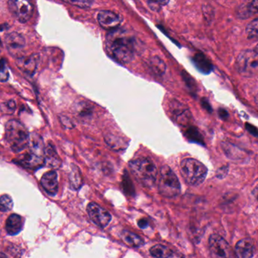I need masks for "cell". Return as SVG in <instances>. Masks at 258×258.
Here are the masks:
<instances>
[{
    "label": "cell",
    "mask_w": 258,
    "mask_h": 258,
    "mask_svg": "<svg viewBox=\"0 0 258 258\" xmlns=\"http://www.w3.org/2000/svg\"><path fill=\"white\" fill-rule=\"evenodd\" d=\"M252 194L253 196H254V198H255L258 201V184L255 186V187H254V189H253Z\"/></svg>",
    "instance_id": "60d3db41"
},
{
    "label": "cell",
    "mask_w": 258,
    "mask_h": 258,
    "mask_svg": "<svg viewBox=\"0 0 258 258\" xmlns=\"http://www.w3.org/2000/svg\"><path fill=\"white\" fill-rule=\"evenodd\" d=\"M172 258H184V257H183V256H182V255H180V257H179L178 255L174 256H174H173Z\"/></svg>",
    "instance_id": "7bdbcfd3"
},
{
    "label": "cell",
    "mask_w": 258,
    "mask_h": 258,
    "mask_svg": "<svg viewBox=\"0 0 258 258\" xmlns=\"http://www.w3.org/2000/svg\"><path fill=\"white\" fill-rule=\"evenodd\" d=\"M158 189L159 194L167 198L177 197L180 192L179 179L168 165H163L159 171Z\"/></svg>",
    "instance_id": "5b68a950"
},
{
    "label": "cell",
    "mask_w": 258,
    "mask_h": 258,
    "mask_svg": "<svg viewBox=\"0 0 258 258\" xmlns=\"http://www.w3.org/2000/svg\"><path fill=\"white\" fill-rule=\"evenodd\" d=\"M219 116L220 117L222 118L223 119H226L228 116V113L225 110H223V109H220L219 110Z\"/></svg>",
    "instance_id": "ab89813d"
},
{
    "label": "cell",
    "mask_w": 258,
    "mask_h": 258,
    "mask_svg": "<svg viewBox=\"0 0 258 258\" xmlns=\"http://www.w3.org/2000/svg\"><path fill=\"white\" fill-rule=\"evenodd\" d=\"M227 172H228V167L227 166L221 168V169L218 171V177H219V178H224V177L227 175Z\"/></svg>",
    "instance_id": "e575fe53"
},
{
    "label": "cell",
    "mask_w": 258,
    "mask_h": 258,
    "mask_svg": "<svg viewBox=\"0 0 258 258\" xmlns=\"http://www.w3.org/2000/svg\"><path fill=\"white\" fill-rule=\"evenodd\" d=\"M9 78V71L7 63L5 59L0 60V82L5 83L7 82Z\"/></svg>",
    "instance_id": "f1b7e54d"
},
{
    "label": "cell",
    "mask_w": 258,
    "mask_h": 258,
    "mask_svg": "<svg viewBox=\"0 0 258 258\" xmlns=\"http://www.w3.org/2000/svg\"><path fill=\"white\" fill-rule=\"evenodd\" d=\"M122 189L126 195L130 196V197L135 195V188H134L133 183L126 172L122 176Z\"/></svg>",
    "instance_id": "d4e9b609"
},
{
    "label": "cell",
    "mask_w": 258,
    "mask_h": 258,
    "mask_svg": "<svg viewBox=\"0 0 258 258\" xmlns=\"http://www.w3.org/2000/svg\"><path fill=\"white\" fill-rule=\"evenodd\" d=\"M2 107H4L3 110L6 112V113H13L14 110L16 108V104L14 101H9L3 104Z\"/></svg>",
    "instance_id": "1f68e13d"
},
{
    "label": "cell",
    "mask_w": 258,
    "mask_h": 258,
    "mask_svg": "<svg viewBox=\"0 0 258 258\" xmlns=\"http://www.w3.org/2000/svg\"><path fill=\"white\" fill-rule=\"evenodd\" d=\"M185 135L189 141L198 143V144H203V137H202L201 134L197 130V128H194V127H190V128H188L185 132Z\"/></svg>",
    "instance_id": "cb8c5ba5"
},
{
    "label": "cell",
    "mask_w": 258,
    "mask_h": 258,
    "mask_svg": "<svg viewBox=\"0 0 258 258\" xmlns=\"http://www.w3.org/2000/svg\"><path fill=\"white\" fill-rule=\"evenodd\" d=\"M58 176L55 171L45 173L41 178V185L50 196H55L58 190Z\"/></svg>",
    "instance_id": "5bb4252c"
},
{
    "label": "cell",
    "mask_w": 258,
    "mask_h": 258,
    "mask_svg": "<svg viewBox=\"0 0 258 258\" xmlns=\"http://www.w3.org/2000/svg\"><path fill=\"white\" fill-rule=\"evenodd\" d=\"M60 119L61 123L63 124L66 128H74V125H73V122H71L68 118H67L66 116H61V117L60 118Z\"/></svg>",
    "instance_id": "836d02e7"
},
{
    "label": "cell",
    "mask_w": 258,
    "mask_h": 258,
    "mask_svg": "<svg viewBox=\"0 0 258 258\" xmlns=\"http://www.w3.org/2000/svg\"><path fill=\"white\" fill-rule=\"evenodd\" d=\"M247 130L251 134V135H254V136L258 137V129L255 128V127L253 126V125H250V124H246Z\"/></svg>",
    "instance_id": "d590c367"
},
{
    "label": "cell",
    "mask_w": 258,
    "mask_h": 258,
    "mask_svg": "<svg viewBox=\"0 0 258 258\" xmlns=\"http://www.w3.org/2000/svg\"><path fill=\"white\" fill-rule=\"evenodd\" d=\"M62 1L81 9H89L93 3V0H62Z\"/></svg>",
    "instance_id": "83f0119b"
},
{
    "label": "cell",
    "mask_w": 258,
    "mask_h": 258,
    "mask_svg": "<svg viewBox=\"0 0 258 258\" xmlns=\"http://www.w3.org/2000/svg\"><path fill=\"white\" fill-rule=\"evenodd\" d=\"M5 42L11 55L17 58L22 57L21 54L26 45L25 39L22 35L17 32L8 33L5 36Z\"/></svg>",
    "instance_id": "30bf717a"
},
{
    "label": "cell",
    "mask_w": 258,
    "mask_h": 258,
    "mask_svg": "<svg viewBox=\"0 0 258 258\" xmlns=\"http://www.w3.org/2000/svg\"><path fill=\"white\" fill-rule=\"evenodd\" d=\"M14 162L28 169H37L45 164V156H39L30 151L26 154L21 155L14 160Z\"/></svg>",
    "instance_id": "7c38bea8"
},
{
    "label": "cell",
    "mask_w": 258,
    "mask_h": 258,
    "mask_svg": "<svg viewBox=\"0 0 258 258\" xmlns=\"http://www.w3.org/2000/svg\"><path fill=\"white\" fill-rule=\"evenodd\" d=\"M209 244L212 258H236L230 245L219 235L212 234Z\"/></svg>",
    "instance_id": "ba28073f"
},
{
    "label": "cell",
    "mask_w": 258,
    "mask_h": 258,
    "mask_svg": "<svg viewBox=\"0 0 258 258\" xmlns=\"http://www.w3.org/2000/svg\"><path fill=\"white\" fill-rule=\"evenodd\" d=\"M45 163L51 168H58L61 164V161H60L55 149L51 144L45 147Z\"/></svg>",
    "instance_id": "ac0fdd59"
},
{
    "label": "cell",
    "mask_w": 258,
    "mask_h": 258,
    "mask_svg": "<svg viewBox=\"0 0 258 258\" xmlns=\"http://www.w3.org/2000/svg\"><path fill=\"white\" fill-rule=\"evenodd\" d=\"M149 67L150 70L158 76L163 75L166 70V65L159 57H152L149 62Z\"/></svg>",
    "instance_id": "603a6c76"
},
{
    "label": "cell",
    "mask_w": 258,
    "mask_h": 258,
    "mask_svg": "<svg viewBox=\"0 0 258 258\" xmlns=\"http://www.w3.org/2000/svg\"><path fill=\"white\" fill-rule=\"evenodd\" d=\"M98 21L102 28L110 31L118 29L121 24V19L116 13L107 10L98 13Z\"/></svg>",
    "instance_id": "4fadbf2b"
},
{
    "label": "cell",
    "mask_w": 258,
    "mask_h": 258,
    "mask_svg": "<svg viewBox=\"0 0 258 258\" xmlns=\"http://www.w3.org/2000/svg\"><path fill=\"white\" fill-rule=\"evenodd\" d=\"M169 112L171 118L182 126L187 125L192 119V114L189 108L185 104L176 100H172L170 103Z\"/></svg>",
    "instance_id": "9c48e42d"
},
{
    "label": "cell",
    "mask_w": 258,
    "mask_h": 258,
    "mask_svg": "<svg viewBox=\"0 0 258 258\" xmlns=\"http://www.w3.org/2000/svg\"><path fill=\"white\" fill-rule=\"evenodd\" d=\"M246 33L249 39H258V18L247 26Z\"/></svg>",
    "instance_id": "4316f807"
},
{
    "label": "cell",
    "mask_w": 258,
    "mask_h": 258,
    "mask_svg": "<svg viewBox=\"0 0 258 258\" xmlns=\"http://www.w3.org/2000/svg\"><path fill=\"white\" fill-rule=\"evenodd\" d=\"M129 168L137 180L145 187H151L156 183L159 172L150 159L144 157L132 159Z\"/></svg>",
    "instance_id": "7a4b0ae2"
},
{
    "label": "cell",
    "mask_w": 258,
    "mask_h": 258,
    "mask_svg": "<svg viewBox=\"0 0 258 258\" xmlns=\"http://www.w3.org/2000/svg\"><path fill=\"white\" fill-rule=\"evenodd\" d=\"M147 3L152 10L159 11L161 7L168 4L169 0H147Z\"/></svg>",
    "instance_id": "f546056e"
},
{
    "label": "cell",
    "mask_w": 258,
    "mask_h": 258,
    "mask_svg": "<svg viewBox=\"0 0 258 258\" xmlns=\"http://www.w3.org/2000/svg\"><path fill=\"white\" fill-rule=\"evenodd\" d=\"M183 80L186 82V84H187L188 87L190 88V89H195V83H194V80L191 78L189 76H188V74H186V73H183Z\"/></svg>",
    "instance_id": "d6a6232c"
},
{
    "label": "cell",
    "mask_w": 258,
    "mask_h": 258,
    "mask_svg": "<svg viewBox=\"0 0 258 258\" xmlns=\"http://www.w3.org/2000/svg\"><path fill=\"white\" fill-rule=\"evenodd\" d=\"M106 47L111 57L121 63H128L135 56V45L125 32L116 29L107 34Z\"/></svg>",
    "instance_id": "6da1fadb"
},
{
    "label": "cell",
    "mask_w": 258,
    "mask_h": 258,
    "mask_svg": "<svg viewBox=\"0 0 258 258\" xmlns=\"http://www.w3.org/2000/svg\"><path fill=\"white\" fill-rule=\"evenodd\" d=\"M180 174L188 185L197 186L206 180L208 168L197 159L187 158L180 162Z\"/></svg>",
    "instance_id": "277c9868"
},
{
    "label": "cell",
    "mask_w": 258,
    "mask_h": 258,
    "mask_svg": "<svg viewBox=\"0 0 258 258\" xmlns=\"http://www.w3.org/2000/svg\"><path fill=\"white\" fill-rule=\"evenodd\" d=\"M150 254L155 258H171L174 256L172 250L162 245H156L150 250Z\"/></svg>",
    "instance_id": "44dd1931"
},
{
    "label": "cell",
    "mask_w": 258,
    "mask_h": 258,
    "mask_svg": "<svg viewBox=\"0 0 258 258\" xmlns=\"http://www.w3.org/2000/svg\"><path fill=\"white\" fill-rule=\"evenodd\" d=\"M13 201L9 195H3L0 197V212H6L12 210Z\"/></svg>",
    "instance_id": "484cf974"
},
{
    "label": "cell",
    "mask_w": 258,
    "mask_h": 258,
    "mask_svg": "<svg viewBox=\"0 0 258 258\" xmlns=\"http://www.w3.org/2000/svg\"><path fill=\"white\" fill-rule=\"evenodd\" d=\"M6 139L12 150L19 153L29 147L30 135L21 122L12 119L6 125Z\"/></svg>",
    "instance_id": "3957f363"
},
{
    "label": "cell",
    "mask_w": 258,
    "mask_h": 258,
    "mask_svg": "<svg viewBox=\"0 0 258 258\" xmlns=\"http://www.w3.org/2000/svg\"><path fill=\"white\" fill-rule=\"evenodd\" d=\"M192 62L199 71L204 74H209L212 71V65L204 54L199 53L192 58Z\"/></svg>",
    "instance_id": "d6986e66"
},
{
    "label": "cell",
    "mask_w": 258,
    "mask_h": 258,
    "mask_svg": "<svg viewBox=\"0 0 258 258\" xmlns=\"http://www.w3.org/2000/svg\"><path fill=\"white\" fill-rule=\"evenodd\" d=\"M255 50H257V51H258V45H257V46H256Z\"/></svg>",
    "instance_id": "ee69618b"
},
{
    "label": "cell",
    "mask_w": 258,
    "mask_h": 258,
    "mask_svg": "<svg viewBox=\"0 0 258 258\" xmlns=\"http://www.w3.org/2000/svg\"><path fill=\"white\" fill-rule=\"evenodd\" d=\"M238 72L244 77H253L258 74V51L246 50L240 53L236 62Z\"/></svg>",
    "instance_id": "8992f818"
},
{
    "label": "cell",
    "mask_w": 258,
    "mask_h": 258,
    "mask_svg": "<svg viewBox=\"0 0 258 258\" xmlns=\"http://www.w3.org/2000/svg\"><path fill=\"white\" fill-rule=\"evenodd\" d=\"M9 11L20 23L27 22L31 18L34 11L30 0H9Z\"/></svg>",
    "instance_id": "52a82bcc"
},
{
    "label": "cell",
    "mask_w": 258,
    "mask_h": 258,
    "mask_svg": "<svg viewBox=\"0 0 258 258\" xmlns=\"http://www.w3.org/2000/svg\"><path fill=\"white\" fill-rule=\"evenodd\" d=\"M87 212L92 221L100 227H105L112 219L111 215L97 203H89L87 206Z\"/></svg>",
    "instance_id": "8fae6325"
},
{
    "label": "cell",
    "mask_w": 258,
    "mask_h": 258,
    "mask_svg": "<svg viewBox=\"0 0 258 258\" xmlns=\"http://www.w3.org/2000/svg\"><path fill=\"white\" fill-rule=\"evenodd\" d=\"M201 104L202 105H203V107H204L207 111L212 112V107H211L210 104H209V101H208L207 100L203 98V99L202 100Z\"/></svg>",
    "instance_id": "74e56055"
},
{
    "label": "cell",
    "mask_w": 258,
    "mask_h": 258,
    "mask_svg": "<svg viewBox=\"0 0 258 258\" xmlns=\"http://www.w3.org/2000/svg\"><path fill=\"white\" fill-rule=\"evenodd\" d=\"M39 56L38 54H33L30 56H22L17 59L16 64L23 72L29 76H33L36 72L37 68Z\"/></svg>",
    "instance_id": "9a60e30c"
},
{
    "label": "cell",
    "mask_w": 258,
    "mask_h": 258,
    "mask_svg": "<svg viewBox=\"0 0 258 258\" xmlns=\"http://www.w3.org/2000/svg\"><path fill=\"white\" fill-rule=\"evenodd\" d=\"M254 101H255L256 104H257L258 107V93L257 94V95H256L255 96V99H254Z\"/></svg>",
    "instance_id": "b9f144b4"
},
{
    "label": "cell",
    "mask_w": 258,
    "mask_h": 258,
    "mask_svg": "<svg viewBox=\"0 0 258 258\" xmlns=\"http://www.w3.org/2000/svg\"><path fill=\"white\" fill-rule=\"evenodd\" d=\"M255 251V246L252 239L245 238L237 242L235 247L236 258H252Z\"/></svg>",
    "instance_id": "2e32d148"
},
{
    "label": "cell",
    "mask_w": 258,
    "mask_h": 258,
    "mask_svg": "<svg viewBox=\"0 0 258 258\" xmlns=\"http://www.w3.org/2000/svg\"><path fill=\"white\" fill-rule=\"evenodd\" d=\"M92 112L88 104H80L79 105L78 114L80 118H87L91 116Z\"/></svg>",
    "instance_id": "4dcf8cb0"
},
{
    "label": "cell",
    "mask_w": 258,
    "mask_h": 258,
    "mask_svg": "<svg viewBox=\"0 0 258 258\" xmlns=\"http://www.w3.org/2000/svg\"><path fill=\"white\" fill-rule=\"evenodd\" d=\"M121 237H122L124 242L126 243L127 245H130V246L140 247L144 245V240H143L142 238L140 237L135 233H132V232L125 230L121 234Z\"/></svg>",
    "instance_id": "7402d4cb"
},
{
    "label": "cell",
    "mask_w": 258,
    "mask_h": 258,
    "mask_svg": "<svg viewBox=\"0 0 258 258\" xmlns=\"http://www.w3.org/2000/svg\"><path fill=\"white\" fill-rule=\"evenodd\" d=\"M251 8L254 12L258 13V0H253L251 2Z\"/></svg>",
    "instance_id": "f35d334b"
},
{
    "label": "cell",
    "mask_w": 258,
    "mask_h": 258,
    "mask_svg": "<svg viewBox=\"0 0 258 258\" xmlns=\"http://www.w3.org/2000/svg\"><path fill=\"white\" fill-rule=\"evenodd\" d=\"M24 222L22 218L17 214H12L6 223V230L10 236H15L22 230Z\"/></svg>",
    "instance_id": "e0dca14e"
},
{
    "label": "cell",
    "mask_w": 258,
    "mask_h": 258,
    "mask_svg": "<svg viewBox=\"0 0 258 258\" xmlns=\"http://www.w3.org/2000/svg\"><path fill=\"white\" fill-rule=\"evenodd\" d=\"M70 186L74 190L80 189L83 184L81 172L77 165H73L69 177Z\"/></svg>",
    "instance_id": "ffe728a7"
},
{
    "label": "cell",
    "mask_w": 258,
    "mask_h": 258,
    "mask_svg": "<svg viewBox=\"0 0 258 258\" xmlns=\"http://www.w3.org/2000/svg\"><path fill=\"white\" fill-rule=\"evenodd\" d=\"M138 227H139L140 228L145 229L148 227L149 223L147 219H145V218H142V219L139 220V221H138Z\"/></svg>",
    "instance_id": "8d00e7d4"
}]
</instances>
